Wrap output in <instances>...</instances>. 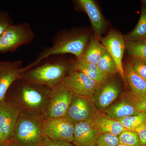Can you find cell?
<instances>
[{
    "label": "cell",
    "mask_w": 146,
    "mask_h": 146,
    "mask_svg": "<svg viewBox=\"0 0 146 146\" xmlns=\"http://www.w3.org/2000/svg\"><path fill=\"white\" fill-rule=\"evenodd\" d=\"M51 90V87L33 83L20 76L11 86L7 95L10 96L8 101L21 112L42 116Z\"/></svg>",
    "instance_id": "6da1fadb"
},
{
    "label": "cell",
    "mask_w": 146,
    "mask_h": 146,
    "mask_svg": "<svg viewBox=\"0 0 146 146\" xmlns=\"http://www.w3.org/2000/svg\"><path fill=\"white\" fill-rule=\"evenodd\" d=\"M75 60L67 61L52 56L21 72L20 77L33 83L52 88L62 82L74 70Z\"/></svg>",
    "instance_id": "7a4b0ae2"
},
{
    "label": "cell",
    "mask_w": 146,
    "mask_h": 146,
    "mask_svg": "<svg viewBox=\"0 0 146 146\" xmlns=\"http://www.w3.org/2000/svg\"><path fill=\"white\" fill-rule=\"evenodd\" d=\"M89 34L78 31L60 32L52 39V45L46 47L39 53L35 60L25 67L21 72L34 67L45 58L54 55L71 54L77 59L81 57L89 43Z\"/></svg>",
    "instance_id": "3957f363"
},
{
    "label": "cell",
    "mask_w": 146,
    "mask_h": 146,
    "mask_svg": "<svg viewBox=\"0 0 146 146\" xmlns=\"http://www.w3.org/2000/svg\"><path fill=\"white\" fill-rule=\"evenodd\" d=\"M44 121L42 115L21 112L11 142L18 146H42L46 138Z\"/></svg>",
    "instance_id": "277c9868"
},
{
    "label": "cell",
    "mask_w": 146,
    "mask_h": 146,
    "mask_svg": "<svg viewBox=\"0 0 146 146\" xmlns=\"http://www.w3.org/2000/svg\"><path fill=\"white\" fill-rule=\"evenodd\" d=\"M35 34L27 23L11 25L0 37V53L15 52L21 46L30 44Z\"/></svg>",
    "instance_id": "5b68a950"
},
{
    "label": "cell",
    "mask_w": 146,
    "mask_h": 146,
    "mask_svg": "<svg viewBox=\"0 0 146 146\" xmlns=\"http://www.w3.org/2000/svg\"><path fill=\"white\" fill-rule=\"evenodd\" d=\"M74 94L62 82L52 88L46 109L42 115L44 120L65 117Z\"/></svg>",
    "instance_id": "8992f818"
},
{
    "label": "cell",
    "mask_w": 146,
    "mask_h": 146,
    "mask_svg": "<svg viewBox=\"0 0 146 146\" xmlns=\"http://www.w3.org/2000/svg\"><path fill=\"white\" fill-rule=\"evenodd\" d=\"M43 127L46 138L73 143L74 124L66 117L44 120Z\"/></svg>",
    "instance_id": "52a82bcc"
},
{
    "label": "cell",
    "mask_w": 146,
    "mask_h": 146,
    "mask_svg": "<svg viewBox=\"0 0 146 146\" xmlns=\"http://www.w3.org/2000/svg\"><path fill=\"white\" fill-rule=\"evenodd\" d=\"M62 83L74 95L85 98L93 96L100 85L84 73L74 70L65 77Z\"/></svg>",
    "instance_id": "ba28073f"
},
{
    "label": "cell",
    "mask_w": 146,
    "mask_h": 146,
    "mask_svg": "<svg viewBox=\"0 0 146 146\" xmlns=\"http://www.w3.org/2000/svg\"><path fill=\"white\" fill-rule=\"evenodd\" d=\"M21 111L13 104L5 100L0 104V131L4 143L11 142Z\"/></svg>",
    "instance_id": "9c48e42d"
},
{
    "label": "cell",
    "mask_w": 146,
    "mask_h": 146,
    "mask_svg": "<svg viewBox=\"0 0 146 146\" xmlns=\"http://www.w3.org/2000/svg\"><path fill=\"white\" fill-rule=\"evenodd\" d=\"M100 39L102 44L115 60L118 73L126 82L122 63L126 48L125 42L123 36L118 32L111 31L107 35L101 37Z\"/></svg>",
    "instance_id": "30bf717a"
},
{
    "label": "cell",
    "mask_w": 146,
    "mask_h": 146,
    "mask_svg": "<svg viewBox=\"0 0 146 146\" xmlns=\"http://www.w3.org/2000/svg\"><path fill=\"white\" fill-rule=\"evenodd\" d=\"M21 60L3 61L0 65V104L5 100L11 86L20 76L23 68Z\"/></svg>",
    "instance_id": "8fae6325"
},
{
    "label": "cell",
    "mask_w": 146,
    "mask_h": 146,
    "mask_svg": "<svg viewBox=\"0 0 146 146\" xmlns=\"http://www.w3.org/2000/svg\"><path fill=\"white\" fill-rule=\"evenodd\" d=\"M99 131L90 120L74 124L73 144L75 146H96Z\"/></svg>",
    "instance_id": "7c38bea8"
},
{
    "label": "cell",
    "mask_w": 146,
    "mask_h": 146,
    "mask_svg": "<svg viewBox=\"0 0 146 146\" xmlns=\"http://www.w3.org/2000/svg\"><path fill=\"white\" fill-rule=\"evenodd\" d=\"M80 9L85 12L90 19L97 38L100 39L106 27V22L96 3L93 0H77L75 1Z\"/></svg>",
    "instance_id": "4fadbf2b"
},
{
    "label": "cell",
    "mask_w": 146,
    "mask_h": 146,
    "mask_svg": "<svg viewBox=\"0 0 146 146\" xmlns=\"http://www.w3.org/2000/svg\"><path fill=\"white\" fill-rule=\"evenodd\" d=\"M91 108L86 98L74 95L65 117L73 123L91 120Z\"/></svg>",
    "instance_id": "5bb4252c"
},
{
    "label": "cell",
    "mask_w": 146,
    "mask_h": 146,
    "mask_svg": "<svg viewBox=\"0 0 146 146\" xmlns=\"http://www.w3.org/2000/svg\"><path fill=\"white\" fill-rule=\"evenodd\" d=\"M120 92V86L115 81H107V79L98 87L96 104L100 109L106 108L117 98Z\"/></svg>",
    "instance_id": "9a60e30c"
},
{
    "label": "cell",
    "mask_w": 146,
    "mask_h": 146,
    "mask_svg": "<svg viewBox=\"0 0 146 146\" xmlns=\"http://www.w3.org/2000/svg\"><path fill=\"white\" fill-rule=\"evenodd\" d=\"M123 70L131 94L137 98L146 97V81L134 71L129 61L125 65Z\"/></svg>",
    "instance_id": "2e32d148"
},
{
    "label": "cell",
    "mask_w": 146,
    "mask_h": 146,
    "mask_svg": "<svg viewBox=\"0 0 146 146\" xmlns=\"http://www.w3.org/2000/svg\"><path fill=\"white\" fill-rule=\"evenodd\" d=\"M106 50L98 38L94 37L88 43L81 57L79 59L97 65Z\"/></svg>",
    "instance_id": "e0dca14e"
},
{
    "label": "cell",
    "mask_w": 146,
    "mask_h": 146,
    "mask_svg": "<svg viewBox=\"0 0 146 146\" xmlns=\"http://www.w3.org/2000/svg\"><path fill=\"white\" fill-rule=\"evenodd\" d=\"M94 124L99 132L108 133L119 136L126 130L119 121L107 117L102 116L97 118Z\"/></svg>",
    "instance_id": "ac0fdd59"
},
{
    "label": "cell",
    "mask_w": 146,
    "mask_h": 146,
    "mask_svg": "<svg viewBox=\"0 0 146 146\" xmlns=\"http://www.w3.org/2000/svg\"><path fill=\"white\" fill-rule=\"evenodd\" d=\"M74 70L84 73L99 84L107 78L101 72L96 64L88 63L81 59L76 58L74 64Z\"/></svg>",
    "instance_id": "d6986e66"
},
{
    "label": "cell",
    "mask_w": 146,
    "mask_h": 146,
    "mask_svg": "<svg viewBox=\"0 0 146 146\" xmlns=\"http://www.w3.org/2000/svg\"><path fill=\"white\" fill-rule=\"evenodd\" d=\"M108 117L119 120L128 116L136 115L139 112L131 101L120 102L110 108L106 111Z\"/></svg>",
    "instance_id": "ffe728a7"
},
{
    "label": "cell",
    "mask_w": 146,
    "mask_h": 146,
    "mask_svg": "<svg viewBox=\"0 0 146 146\" xmlns=\"http://www.w3.org/2000/svg\"><path fill=\"white\" fill-rule=\"evenodd\" d=\"M146 36V6L142 9L141 16L135 29L124 36L125 42L143 40Z\"/></svg>",
    "instance_id": "44dd1931"
},
{
    "label": "cell",
    "mask_w": 146,
    "mask_h": 146,
    "mask_svg": "<svg viewBox=\"0 0 146 146\" xmlns=\"http://www.w3.org/2000/svg\"><path fill=\"white\" fill-rule=\"evenodd\" d=\"M125 44L126 48L131 58L146 61V41H127Z\"/></svg>",
    "instance_id": "7402d4cb"
},
{
    "label": "cell",
    "mask_w": 146,
    "mask_h": 146,
    "mask_svg": "<svg viewBox=\"0 0 146 146\" xmlns=\"http://www.w3.org/2000/svg\"><path fill=\"white\" fill-rule=\"evenodd\" d=\"M101 72L106 78L118 73L115 60L106 50L97 64Z\"/></svg>",
    "instance_id": "603a6c76"
},
{
    "label": "cell",
    "mask_w": 146,
    "mask_h": 146,
    "mask_svg": "<svg viewBox=\"0 0 146 146\" xmlns=\"http://www.w3.org/2000/svg\"><path fill=\"white\" fill-rule=\"evenodd\" d=\"M118 120L126 129L134 130L135 129L146 121V114L140 112L137 115L128 116Z\"/></svg>",
    "instance_id": "cb8c5ba5"
},
{
    "label": "cell",
    "mask_w": 146,
    "mask_h": 146,
    "mask_svg": "<svg viewBox=\"0 0 146 146\" xmlns=\"http://www.w3.org/2000/svg\"><path fill=\"white\" fill-rule=\"evenodd\" d=\"M120 144L128 146H141L138 133L135 131L126 129L118 136Z\"/></svg>",
    "instance_id": "d4e9b609"
},
{
    "label": "cell",
    "mask_w": 146,
    "mask_h": 146,
    "mask_svg": "<svg viewBox=\"0 0 146 146\" xmlns=\"http://www.w3.org/2000/svg\"><path fill=\"white\" fill-rule=\"evenodd\" d=\"M119 144L118 136L104 133H102L99 136L96 146H117Z\"/></svg>",
    "instance_id": "484cf974"
},
{
    "label": "cell",
    "mask_w": 146,
    "mask_h": 146,
    "mask_svg": "<svg viewBox=\"0 0 146 146\" xmlns=\"http://www.w3.org/2000/svg\"><path fill=\"white\" fill-rule=\"evenodd\" d=\"M129 62L134 71L146 81V61L131 58Z\"/></svg>",
    "instance_id": "4316f807"
},
{
    "label": "cell",
    "mask_w": 146,
    "mask_h": 146,
    "mask_svg": "<svg viewBox=\"0 0 146 146\" xmlns=\"http://www.w3.org/2000/svg\"><path fill=\"white\" fill-rule=\"evenodd\" d=\"M12 24L13 21L8 12L0 10V37L6 29Z\"/></svg>",
    "instance_id": "83f0119b"
},
{
    "label": "cell",
    "mask_w": 146,
    "mask_h": 146,
    "mask_svg": "<svg viewBox=\"0 0 146 146\" xmlns=\"http://www.w3.org/2000/svg\"><path fill=\"white\" fill-rule=\"evenodd\" d=\"M130 99L138 112L146 114V97L137 98L131 94Z\"/></svg>",
    "instance_id": "f1b7e54d"
},
{
    "label": "cell",
    "mask_w": 146,
    "mask_h": 146,
    "mask_svg": "<svg viewBox=\"0 0 146 146\" xmlns=\"http://www.w3.org/2000/svg\"><path fill=\"white\" fill-rule=\"evenodd\" d=\"M133 131L138 133L141 141V146H146V121Z\"/></svg>",
    "instance_id": "f546056e"
},
{
    "label": "cell",
    "mask_w": 146,
    "mask_h": 146,
    "mask_svg": "<svg viewBox=\"0 0 146 146\" xmlns=\"http://www.w3.org/2000/svg\"><path fill=\"white\" fill-rule=\"evenodd\" d=\"M42 146H75L70 142L63 141H57L46 138Z\"/></svg>",
    "instance_id": "4dcf8cb0"
},
{
    "label": "cell",
    "mask_w": 146,
    "mask_h": 146,
    "mask_svg": "<svg viewBox=\"0 0 146 146\" xmlns=\"http://www.w3.org/2000/svg\"><path fill=\"white\" fill-rule=\"evenodd\" d=\"M0 146H18L12 143V142H6V143H4L0 145Z\"/></svg>",
    "instance_id": "1f68e13d"
},
{
    "label": "cell",
    "mask_w": 146,
    "mask_h": 146,
    "mask_svg": "<svg viewBox=\"0 0 146 146\" xmlns=\"http://www.w3.org/2000/svg\"><path fill=\"white\" fill-rule=\"evenodd\" d=\"M4 141L3 140L2 135L1 133V131H0V145L1 144L3 143Z\"/></svg>",
    "instance_id": "d6a6232c"
},
{
    "label": "cell",
    "mask_w": 146,
    "mask_h": 146,
    "mask_svg": "<svg viewBox=\"0 0 146 146\" xmlns=\"http://www.w3.org/2000/svg\"><path fill=\"white\" fill-rule=\"evenodd\" d=\"M117 146H128L127 145H122V144H119Z\"/></svg>",
    "instance_id": "836d02e7"
},
{
    "label": "cell",
    "mask_w": 146,
    "mask_h": 146,
    "mask_svg": "<svg viewBox=\"0 0 146 146\" xmlns=\"http://www.w3.org/2000/svg\"><path fill=\"white\" fill-rule=\"evenodd\" d=\"M3 61H0V65H1L3 63Z\"/></svg>",
    "instance_id": "e575fe53"
},
{
    "label": "cell",
    "mask_w": 146,
    "mask_h": 146,
    "mask_svg": "<svg viewBox=\"0 0 146 146\" xmlns=\"http://www.w3.org/2000/svg\"><path fill=\"white\" fill-rule=\"evenodd\" d=\"M143 40L144 41H146V36L143 39Z\"/></svg>",
    "instance_id": "d590c367"
}]
</instances>
